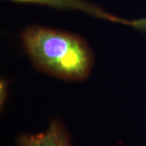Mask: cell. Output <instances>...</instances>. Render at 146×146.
Returning a JSON list of instances; mask_svg holds the SVG:
<instances>
[{"label":"cell","instance_id":"obj_1","mask_svg":"<svg viewBox=\"0 0 146 146\" xmlns=\"http://www.w3.org/2000/svg\"><path fill=\"white\" fill-rule=\"evenodd\" d=\"M25 50L40 71L57 78L77 81L89 76L94 55L80 36L42 26H32L21 34Z\"/></svg>","mask_w":146,"mask_h":146},{"label":"cell","instance_id":"obj_2","mask_svg":"<svg viewBox=\"0 0 146 146\" xmlns=\"http://www.w3.org/2000/svg\"><path fill=\"white\" fill-rule=\"evenodd\" d=\"M16 146H72L62 122L53 119L46 130L37 134H21Z\"/></svg>","mask_w":146,"mask_h":146},{"label":"cell","instance_id":"obj_3","mask_svg":"<svg viewBox=\"0 0 146 146\" xmlns=\"http://www.w3.org/2000/svg\"><path fill=\"white\" fill-rule=\"evenodd\" d=\"M17 3H37L52 7L59 9H70V10H78L85 13L90 14L100 19H104L111 22L119 23L125 25L136 28L137 25V21H127L119 17L113 16L106 12L98 7L93 5L84 0H10Z\"/></svg>","mask_w":146,"mask_h":146},{"label":"cell","instance_id":"obj_4","mask_svg":"<svg viewBox=\"0 0 146 146\" xmlns=\"http://www.w3.org/2000/svg\"><path fill=\"white\" fill-rule=\"evenodd\" d=\"M0 105L1 107L5 104L6 99H7V84H6L5 80H1V84H0Z\"/></svg>","mask_w":146,"mask_h":146}]
</instances>
